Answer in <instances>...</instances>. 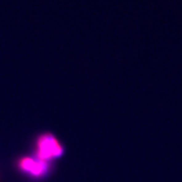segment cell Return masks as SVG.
Returning a JSON list of instances; mask_svg holds the SVG:
<instances>
[{
  "label": "cell",
  "instance_id": "2",
  "mask_svg": "<svg viewBox=\"0 0 182 182\" xmlns=\"http://www.w3.org/2000/svg\"><path fill=\"white\" fill-rule=\"evenodd\" d=\"M18 168L27 176L41 178L46 176L50 169V163L36 156L22 157L18 162Z\"/></svg>",
  "mask_w": 182,
  "mask_h": 182
},
{
  "label": "cell",
  "instance_id": "1",
  "mask_svg": "<svg viewBox=\"0 0 182 182\" xmlns=\"http://www.w3.org/2000/svg\"><path fill=\"white\" fill-rule=\"evenodd\" d=\"M63 148L60 142L50 133L40 135L35 143V156L51 163L63 154Z\"/></svg>",
  "mask_w": 182,
  "mask_h": 182
}]
</instances>
